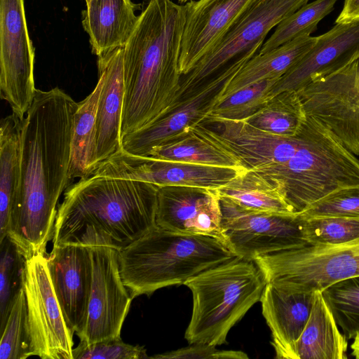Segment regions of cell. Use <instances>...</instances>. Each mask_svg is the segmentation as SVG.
Here are the masks:
<instances>
[{"label":"cell","instance_id":"cell-1","mask_svg":"<svg viewBox=\"0 0 359 359\" xmlns=\"http://www.w3.org/2000/svg\"><path fill=\"white\" fill-rule=\"evenodd\" d=\"M78 102L58 87L36 89L22 119L21 172L6 236L28 259L45 255L57 206L67 188L71 141Z\"/></svg>","mask_w":359,"mask_h":359},{"label":"cell","instance_id":"cell-2","mask_svg":"<svg viewBox=\"0 0 359 359\" xmlns=\"http://www.w3.org/2000/svg\"><path fill=\"white\" fill-rule=\"evenodd\" d=\"M184 5L149 0L123 46L121 140L154 122L180 100Z\"/></svg>","mask_w":359,"mask_h":359},{"label":"cell","instance_id":"cell-3","mask_svg":"<svg viewBox=\"0 0 359 359\" xmlns=\"http://www.w3.org/2000/svg\"><path fill=\"white\" fill-rule=\"evenodd\" d=\"M158 187L91 175L70 185L57 208L53 246L121 250L157 226Z\"/></svg>","mask_w":359,"mask_h":359},{"label":"cell","instance_id":"cell-4","mask_svg":"<svg viewBox=\"0 0 359 359\" xmlns=\"http://www.w3.org/2000/svg\"><path fill=\"white\" fill-rule=\"evenodd\" d=\"M235 257L220 238L158 226L118 251L120 273L133 299L184 284L190 278Z\"/></svg>","mask_w":359,"mask_h":359},{"label":"cell","instance_id":"cell-5","mask_svg":"<svg viewBox=\"0 0 359 359\" xmlns=\"http://www.w3.org/2000/svg\"><path fill=\"white\" fill-rule=\"evenodd\" d=\"M302 140L286 162L255 170L279 184L299 213L339 189L359 184V159L327 129L306 116Z\"/></svg>","mask_w":359,"mask_h":359},{"label":"cell","instance_id":"cell-6","mask_svg":"<svg viewBox=\"0 0 359 359\" xmlns=\"http://www.w3.org/2000/svg\"><path fill=\"white\" fill-rule=\"evenodd\" d=\"M266 282L256 264L238 257L190 278L193 307L184 337L219 346L231 327L260 301Z\"/></svg>","mask_w":359,"mask_h":359},{"label":"cell","instance_id":"cell-7","mask_svg":"<svg viewBox=\"0 0 359 359\" xmlns=\"http://www.w3.org/2000/svg\"><path fill=\"white\" fill-rule=\"evenodd\" d=\"M266 283L288 292H323L359 276V238L339 245L306 244L257 257Z\"/></svg>","mask_w":359,"mask_h":359},{"label":"cell","instance_id":"cell-8","mask_svg":"<svg viewBox=\"0 0 359 359\" xmlns=\"http://www.w3.org/2000/svg\"><path fill=\"white\" fill-rule=\"evenodd\" d=\"M309 1L252 0L214 48L181 76L180 100L221 72H239L259 53L268 33Z\"/></svg>","mask_w":359,"mask_h":359},{"label":"cell","instance_id":"cell-9","mask_svg":"<svg viewBox=\"0 0 359 359\" xmlns=\"http://www.w3.org/2000/svg\"><path fill=\"white\" fill-rule=\"evenodd\" d=\"M306 116L359 156V58L297 90Z\"/></svg>","mask_w":359,"mask_h":359},{"label":"cell","instance_id":"cell-10","mask_svg":"<svg viewBox=\"0 0 359 359\" xmlns=\"http://www.w3.org/2000/svg\"><path fill=\"white\" fill-rule=\"evenodd\" d=\"M219 200L223 240L236 257L254 261L262 255L308 244L298 213L255 212Z\"/></svg>","mask_w":359,"mask_h":359},{"label":"cell","instance_id":"cell-11","mask_svg":"<svg viewBox=\"0 0 359 359\" xmlns=\"http://www.w3.org/2000/svg\"><path fill=\"white\" fill-rule=\"evenodd\" d=\"M23 289L33 355L74 359V334L56 297L45 255L36 253L26 259Z\"/></svg>","mask_w":359,"mask_h":359},{"label":"cell","instance_id":"cell-12","mask_svg":"<svg viewBox=\"0 0 359 359\" xmlns=\"http://www.w3.org/2000/svg\"><path fill=\"white\" fill-rule=\"evenodd\" d=\"M24 0H0V95L22 118L36 90Z\"/></svg>","mask_w":359,"mask_h":359},{"label":"cell","instance_id":"cell-13","mask_svg":"<svg viewBox=\"0 0 359 359\" xmlns=\"http://www.w3.org/2000/svg\"><path fill=\"white\" fill-rule=\"evenodd\" d=\"M245 171L236 168L168 161L121 149L100 163L92 175L144 182L158 187L217 189Z\"/></svg>","mask_w":359,"mask_h":359},{"label":"cell","instance_id":"cell-14","mask_svg":"<svg viewBox=\"0 0 359 359\" xmlns=\"http://www.w3.org/2000/svg\"><path fill=\"white\" fill-rule=\"evenodd\" d=\"M89 248L92 283L86 322L78 335L86 344L119 337L133 299L120 273L118 250L108 247Z\"/></svg>","mask_w":359,"mask_h":359},{"label":"cell","instance_id":"cell-15","mask_svg":"<svg viewBox=\"0 0 359 359\" xmlns=\"http://www.w3.org/2000/svg\"><path fill=\"white\" fill-rule=\"evenodd\" d=\"M237 74L219 72L181 98L163 116L151 124L122 137V149L132 154L145 156L152 148L177 139L203 123L221 92Z\"/></svg>","mask_w":359,"mask_h":359},{"label":"cell","instance_id":"cell-16","mask_svg":"<svg viewBox=\"0 0 359 359\" xmlns=\"http://www.w3.org/2000/svg\"><path fill=\"white\" fill-rule=\"evenodd\" d=\"M156 222L165 229L214 236L224 241L220 200L216 189L158 187Z\"/></svg>","mask_w":359,"mask_h":359},{"label":"cell","instance_id":"cell-17","mask_svg":"<svg viewBox=\"0 0 359 359\" xmlns=\"http://www.w3.org/2000/svg\"><path fill=\"white\" fill-rule=\"evenodd\" d=\"M47 260L65 320L72 334L78 336L86 322L92 283L90 248L75 245L53 246Z\"/></svg>","mask_w":359,"mask_h":359},{"label":"cell","instance_id":"cell-18","mask_svg":"<svg viewBox=\"0 0 359 359\" xmlns=\"http://www.w3.org/2000/svg\"><path fill=\"white\" fill-rule=\"evenodd\" d=\"M252 0H191L184 5L179 68L188 74L209 53Z\"/></svg>","mask_w":359,"mask_h":359},{"label":"cell","instance_id":"cell-19","mask_svg":"<svg viewBox=\"0 0 359 359\" xmlns=\"http://www.w3.org/2000/svg\"><path fill=\"white\" fill-rule=\"evenodd\" d=\"M359 58V22L336 23L318 36L316 44L275 83L270 95L297 90L313 79Z\"/></svg>","mask_w":359,"mask_h":359},{"label":"cell","instance_id":"cell-20","mask_svg":"<svg viewBox=\"0 0 359 359\" xmlns=\"http://www.w3.org/2000/svg\"><path fill=\"white\" fill-rule=\"evenodd\" d=\"M315 292H288L266 283L260 302L279 359H294V346L311 315Z\"/></svg>","mask_w":359,"mask_h":359},{"label":"cell","instance_id":"cell-21","mask_svg":"<svg viewBox=\"0 0 359 359\" xmlns=\"http://www.w3.org/2000/svg\"><path fill=\"white\" fill-rule=\"evenodd\" d=\"M123 47L97 57V70L104 81L96 114L97 165L123 149L121 136L124 95ZM96 165V167H97Z\"/></svg>","mask_w":359,"mask_h":359},{"label":"cell","instance_id":"cell-22","mask_svg":"<svg viewBox=\"0 0 359 359\" xmlns=\"http://www.w3.org/2000/svg\"><path fill=\"white\" fill-rule=\"evenodd\" d=\"M219 124L222 126V139L248 170L287 161L302 140L301 130L295 136L283 137L259 130L243 120Z\"/></svg>","mask_w":359,"mask_h":359},{"label":"cell","instance_id":"cell-23","mask_svg":"<svg viewBox=\"0 0 359 359\" xmlns=\"http://www.w3.org/2000/svg\"><path fill=\"white\" fill-rule=\"evenodd\" d=\"M130 0H89L82 11V25L89 36L92 53L102 56L123 47L137 24Z\"/></svg>","mask_w":359,"mask_h":359},{"label":"cell","instance_id":"cell-24","mask_svg":"<svg viewBox=\"0 0 359 359\" xmlns=\"http://www.w3.org/2000/svg\"><path fill=\"white\" fill-rule=\"evenodd\" d=\"M145 156L168 161L246 170L220 133L204 126L203 123L191 128L177 139L152 148Z\"/></svg>","mask_w":359,"mask_h":359},{"label":"cell","instance_id":"cell-25","mask_svg":"<svg viewBox=\"0 0 359 359\" xmlns=\"http://www.w3.org/2000/svg\"><path fill=\"white\" fill-rule=\"evenodd\" d=\"M347 346L323 292L316 291L310 317L294 346V359H346Z\"/></svg>","mask_w":359,"mask_h":359},{"label":"cell","instance_id":"cell-26","mask_svg":"<svg viewBox=\"0 0 359 359\" xmlns=\"http://www.w3.org/2000/svg\"><path fill=\"white\" fill-rule=\"evenodd\" d=\"M317 40L318 36L302 35L271 50L256 54L222 90L218 102L251 84L280 79L311 50Z\"/></svg>","mask_w":359,"mask_h":359},{"label":"cell","instance_id":"cell-27","mask_svg":"<svg viewBox=\"0 0 359 359\" xmlns=\"http://www.w3.org/2000/svg\"><path fill=\"white\" fill-rule=\"evenodd\" d=\"M219 198L255 212L294 215L281 186L263 175L247 170L216 189Z\"/></svg>","mask_w":359,"mask_h":359},{"label":"cell","instance_id":"cell-28","mask_svg":"<svg viewBox=\"0 0 359 359\" xmlns=\"http://www.w3.org/2000/svg\"><path fill=\"white\" fill-rule=\"evenodd\" d=\"M103 81V74L98 71V81L93 90L78 102L72 133L67 188L75 179L91 176L96 168V114Z\"/></svg>","mask_w":359,"mask_h":359},{"label":"cell","instance_id":"cell-29","mask_svg":"<svg viewBox=\"0 0 359 359\" xmlns=\"http://www.w3.org/2000/svg\"><path fill=\"white\" fill-rule=\"evenodd\" d=\"M22 118L12 113L0 122V242L20 188Z\"/></svg>","mask_w":359,"mask_h":359},{"label":"cell","instance_id":"cell-30","mask_svg":"<svg viewBox=\"0 0 359 359\" xmlns=\"http://www.w3.org/2000/svg\"><path fill=\"white\" fill-rule=\"evenodd\" d=\"M306 118L297 90L273 95L259 109L243 120L263 131L283 137L297 135Z\"/></svg>","mask_w":359,"mask_h":359},{"label":"cell","instance_id":"cell-31","mask_svg":"<svg viewBox=\"0 0 359 359\" xmlns=\"http://www.w3.org/2000/svg\"><path fill=\"white\" fill-rule=\"evenodd\" d=\"M338 0H315L307 3L276 27L271 36L262 44L259 54L271 50L299 36L311 35L319 22L334 8Z\"/></svg>","mask_w":359,"mask_h":359},{"label":"cell","instance_id":"cell-32","mask_svg":"<svg viewBox=\"0 0 359 359\" xmlns=\"http://www.w3.org/2000/svg\"><path fill=\"white\" fill-rule=\"evenodd\" d=\"M278 79H266L238 90L216 104L205 122L220 123L246 119L271 97V90Z\"/></svg>","mask_w":359,"mask_h":359},{"label":"cell","instance_id":"cell-33","mask_svg":"<svg viewBox=\"0 0 359 359\" xmlns=\"http://www.w3.org/2000/svg\"><path fill=\"white\" fill-rule=\"evenodd\" d=\"M0 331L11 307L23 287L25 257L6 236L0 242Z\"/></svg>","mask_w":359,"mask_h":359},{"label":"cell","instance_id":"cell-34","mask_svg":"<svg viewBox=\"0 0 359 359\" xmlns=\"http://www.w3.org/2000/svg\"><path fill=\"white\" fill-rule=\"evenodd\" d=\"M322 292L343 334L353 339L359 331V276L335 283Z\"/></svg>","mask_w":359,"mask_h":359},{"label":"cell","instance_id":"cell-35","mask_svg":"<svg viewBox=\"0 0 359 359\" xmlns=\"http://www.w3.org/2000/svg\"><path fill=\"white\" fill-rule=\"evenodd\" d=\"M1 334L0 359H25L33 355L23 287L11 307Z\"/></svg>","mask_w":359,"mask_h":359},{"label":"cell","instance_id":"cell-36","mask_svg":"<svg viewBox=\"0 0 359 359\" xmlns=\"http://www.w3.org/2000/svg\"><path fill=\"white\" fill-rule=\"evenodd\" d=\"M302 226L304 239L308 244L339 245L359 238V218L323 217L302 219Z\"/></svg>","mask_w":359,"mask_h":359},{"label":"cell","instance_id":"cell-37","mask_svg":"<svg viewBox=\"0 0 359 359\" xmlns=\"http://www.w3.org/2000/svg\"><path fill=\"white\" fill-rule=\"evenodd\" d=\"M302 219L323 217L359 218V184L335 191L299 212Z\"/></svg>","mask_w":359,"mask_h":359},{"label":"cell","instance_id":"cell-38","mask_svg":"<svg viewBox=\"0 0 359 359\" xmlns=\"http://www.w3.org/2000/svg\"><path fill=\"white\" fill-rule=\"evenodd\" d=\"M74 359H144L149 357L139 345L123 342L121 337L105 339L91 344L81 341L72 351Z\"/></svg>","mask_w":359,"mask_h":359},{"label":"cell","instance_id":"cell-39","mask_svg":"<svg viewBox=\"0 0 359 359\" xmlns=\"http://www.w3.org/2000/svg\"><path fill=\"white\" fill-rule=\"evenodd\" d=\"M149 358H203V359H248V356L240 351L218 350L215 346L205 344H191L189 346Z\"/></svg>","mask_w":359,"mask_h":359},{"label":"cell","instance_id":"cell-40","mask_svg":"<svg viewBox=\"0 0 359 359\" xmlns=\"http://www.w3.org/2000/svg\"><path fill=\"white\" fill-rule=\"evenodd\" d=\"M359 22V0H344L343 8L334 23Z\"/></svg>","mask_w":359,"mask_h":359},{"label":"cell","instance_id":"cell-41","mask_svg":"<svg viewBox=\"0 0 359 359\" xmlns=\"http://www.w3.org/2000/svg\"><path fill=\"white\" fill-rule=\"evenodd\" d=\"M353 339V342L351 345V354L355 358L359 359V331L356 332Z\"/></svg>","mask_w":359,"mask_h":359},{"label":"cell","instance_id":"cell-42","mask_svg":"<svg viewBox=\"0 0 359 359\" xmlns=\"http://www.w3.org/2000/svg\"><path fill=\"white\" fill-rule=\"evenodd\" d=\"M189 1H191V0H178V1L180 3H187V2Z\"/></svg>","mask_w":359,"mask_h":359},{"label":"cell","instance_id":"cell-43","mask_svg":"<svg viewBox=\"0 0 359 359\" xmlns=\"http://www.w3.org/2000/svg\"><path fill=\"white\" fill-rule=\"evenodd\" d=\"M86 1V3L88 2L89 0H85Z\"/></svg>","mask_w":359,"mask_h":359}]
</instances>
